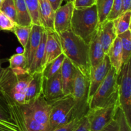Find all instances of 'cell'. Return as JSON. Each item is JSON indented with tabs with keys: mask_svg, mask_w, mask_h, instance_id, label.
I'll list each match as a JSON object with an SVG mask.
<instances>
[{
	"mask_svg": "<svg viewBox=\"0 0 131 131\" xmlns=\"http://www.w3.org/2000/svg\"><path fill=\"white\" fill-rule=\"evenodd\" d=\"M63 53L75 69L90 79L91 65L89 45L75 35L71 30L58 33Z\"/></svg>",
	"mask_w": 131,
	"mask_h": 131,
	"instance_id": "6da1fadb",
	"label": "cell"
},
{
	"mask_svg": "<svg viewBox=\"0 0 131 131\" xmlns=\"http://www.w3.org/2000/svg\"><path fill=\"white\" fill-rule=\"evenodd\" d=\"M29 73L15 75L8 67L0 74V100L6 105L25 104L26 92L31 79Z\"/></svg>",
	"mask_w": 131,
	"mask_h": 131,
	"instance_id": "7a4b0ae2",
	"label": "cell"
},
{
	"mask_svg": "<svg viewBox=\"0 0 131 131\" xmlns=\"http://www.w3.org/2000/svg\"><path fill=\"white\" fill-rule=\"evenodd\" d=\"M95 5L83 8H74L70 30L89 44L99 26Z\"/></svg>",
	"mask_w": 131,
	"mask_h": 131,
	"instance_id": "3957f363",
	"label": "cell"
},
{
	"mask_svg": "<svg viewBox=\"0 0 131 131\" xmlns=\"http://www.w3.org/2000/svg\"><path fill=\"white\" fill-rule=\"evenodd\" d=\"M118 101V75L111 67L105 79L90 99V110L104 107Z\"/></svg>",
	"mask_w": 131,
	"mask_h": 131,
	"instance_id": "277c9868",
	"label": "cell"
},
{
	"mask_svg": "<svg viewBox=\"0 0 131 131\" xmlns=\"http://www.w3.org/2000/svg\"><path fill=\"white\" fill-rule=\"evenodd\" d=\"M89 89V78L77 70L72 93L74 99L72 113L73 120L83 118L90 111Z\"/></svg>",
	"mask_w": 131,
	"mask_h": 131,
	"instance_id": "5b68a950",
	"label": "cell"
},
{
	"mask_svg": "<svg viewBox=\"0 0 131 131\" xmlns=\"http://www.w3.org/2000/svg\"><path fill=\"white\" fill-rule=\"evenodd\" d=\"M51 112L49 122L48 131L64 125L72 120L74 99L72 95H64L61 98L51 102Z\"/></svg>",
	"mask_w": 131,
	"mask_h": 131,
	"instance_id": "8992f818",
	"label": "cell"
},
{
	"mask_svg": "<svg viewBox=\"0 0 131 131\" xmlns=\"http://www.w3.org/2000/svg\"><path fill=\"white\" fill-rule=\"evenodd\" d=\"M119 107L131 125V62L123 65L118 75Z\"/></svg>",
	"mask_w": 131,
	"mask_h": 131,
	"instance_id": "52a82bcc",
	"label": "cell"
},
{
	"mask_svg": "<svg viewBox=\"0 0 131 131\" xmlns=\"http://www.w3.org/2000/svg\"><path fill=\"white\" fill-rule=\"evenodd\" d=\"M118 106V101H117L104 107L90 110L86 116L90 131H100L108 125L114 119Z\"/></svg>",
	"mask_w": 131,
	"mask_h": 131,
	"instance_id": "ba28073f",
	"label": "cell"
},
{
	"mask_svg": "<svg viewBox=\"0 0 131 131\" xmlns=\"http://www.w3.org/2000/svg\"><path fill=\"white\" fill-rule=\"evenodd\" d=\"M24 112L31 116L40 124L48 127L51 105L42 95L24 104H19Z\"/></svg>",
	"mask_w": 131,
	"mask_h": 131,
	"instance_id": "9c48e42d",
	"label": "cell"
},
{
	"mask_svg": "<svg viewBox=\"0 0 131 131\" xmlns=\"http://www.w3.org/2000/svg\"><path fill=\"white\" fill-rule=\"evenodd\" d=\"M19 131H48V127L40 124L22 110L19 104L6 105Z\"/></svg>",
	"mask_w": 131,
	"mask_h": 131,
	"instance_id": "30bf717a",
	"label": "cell"
},
{
	"mask_svg": "<svg viewBox=\"0 0 131 131\" xmlns=\"http://www.w3.org/2000/svg\"><path fill=\"white\" fill-rule=\"evenodd\" d=\"M74 7L72 1L67 2L54 11L53 20L54 31L57 33L70 30L71 20Z\"/></svg>",
	"mask_w": 131,
	"mask_h": 131,
	"instance_id": "8fae6325",
	"label": "cell"
},
{
	"mask_svg": "<svg viewBox=\"0 0 131 131\" xmlns=\"http://www.w3.org/2000/svg\"><path fill=\"white\" fill-rule=\"evenodd\" d=\"M42 95L49 103L63 97L60 72L49 79L43 78Z\"/></svg>",
	"mask_w": 131,
	"mask_h": 131,
	"instance_id": "7c38bea8",
	"label": "cell"
},
{
	"mask_svg": "<svg viewBox=\"0 0 131 131\" xmlns=\"http://www.w3.org/2000/svg\"><path fill=\"white\" fill-rule=\"evenodd\" d=\"M46 31L47 36L45 44L44 56L42 62V70L47 64L63 53L58 34L53 30H46Z\"/></svg>",
	"mask_w": 131,
	"mask_h": 131,
	"instance_id": "4fadbf2b",
	"label": "cell"
},
{
	"mask_svg": "<svg viewBox=\"0 0 131 131\" xmlns=\"http://www.w3.org/2000/svg\"><path fill=\"white\" fill-rule=\"evenodd\" d=\"M111 68V65L107 54H106L102 62L95 67L91 68L90 75V99L105 79Z\"/></svg>",
	"mask_w": 131,
	"mask_h": 131,
	"instance_id": "5bb4252c",
	"label": "cell"
},
{
	"mask_svg": "<svg viewBox=\"0 0 131 131\" xmlns=\"http://www.w3.org/2000/svg\"><path fill=\"white\" fill-rule=\"evenodd\" d=\"M43 29L44 28L42 26L37 25V24H32L31 26L29 39L25 47L23 49H24L23 52L26 60L28 70L31 63L35 54L40 43Z\"/></svg>",
	"mask_w": 131,
	"mask_h": 131,
	"instance_id": "9a60e30c",
	"label": "cell"
},
{
	"mask_svg": "<svg viewBox=\"0 0 131 131\" xmlns=\"http://www.w3.org/2000/svg\"><path fill=\"white\" fill-rule=\"evenodd\" d=\"M99 37L105 54H107L110 47L118 37L113 20H106L99 24L98 30Z\"/></svg>",
	"mask_w": 131,
	"mask_h": 131,
	"instance_id": "2e32d148",
	"label": "cell"
},
{
	"mask_svg": "<svg viewBox=\"0 0 131 131\" xmlns=\"http://www.w3.org/2000/svg\"><path fill=\"white\" fill-rule=\"evenodd\" d=\"M76 70L77 69L73 65L71 61L67 58L65 57L60 71L64 95L72 94V93L73 84Z\"/></svg>",
	"mask_w": 131,
	"mask_h": 131,
	"instance_id": "e0dca14e",
	"label": "cell"
},
{
	"mask_svg": "<svg viewBox=\"0 0 131 131\" xmlns=\"http://www.w3.org/2000/svg\"><path fill=\"white\" fill-rule=\"evenodd\" d=\"M30 81L26 92L25 104L33 101L42 94L43 75L42 72H36L31 74Z\"/></svg>",
	"mask_w": 131,
	"mask_h": 131,
	"instance_id": "ac0fdd59",
	"label": "cell"
},
{
	"mask_svg": "<svg viewBox=\"0 0 131 131\" xmlns=\"http://www.w3.org/2000/svg\"><path fill=\"white\" fill-rule=\"evenodd\" d=\"M88 45H89L90 61L91 68H93L102 62L106 56L100 41L97 31L92 37Z\"/></svg>",
	"mask_w": 131,
	"mask_h": 131,
	"instance_id": "d6986e66",
	"label": "cell"
},
{
	"mask_svg": "<svg viewBox=\"0 0 131 131\" xmlns=\"http://www.w3.org/2000/svg\"><path fill=\"white\" fill-rule=\"evenodd\" d=\"M107 55L109 58L111 67L115 69L116 74L119 75L124 63L121 40L118 37H116L115 40Z\"/></svg>",
	"mask_w": 131,
	"mask_h": 131,
	"instance_id": "ffe728a7",
	"label": "cell"
},
{
	"mask_svg": "<svg viewBox=\"0 0 131 131\" xmlns=\"http://www.w3.org/2000/svg\"><path fill=\"white\" fill-rule=\"evenodd\" d=\"M41 26L46 30H53L54 11L48 0H38Z\"/></svg>",
	"mask_w": 131,
	"mask_h": 131,
	"instance_id": "44dd1931",
	"label": "cell"
},
{
	"mask_svg": "<svg viewBox=\"0 0 131 131\" xmlns=\"http://www.w3.org/2000/svg\"><path fill=\"white\" fill-rule=\"evenodd\" d=\"M46 36H47V31L46 29H43L40 43L35 54L31 63L28 69V71L29 74H31L36 72L42 71V62H43V56H44Z\"/></svg>",
	"mask_w": 131,
	"mask_h": 131,
	"instance_id": "7402d4cb",
	"label": "cell"
},
{
	"mask_svg": "<svg viewBox=\"0 0 131 131\" xmlns=\"http://www.w3.org/2000/svg\"><path fill=\"white\" fill-rule=\"evenodd\" d=\"M0 129L5 131H19L8 108L0 100Z\"/></svg>",
	"mask_w": 131,
	"mask_h": 131,
	"instance_id": "603a6c76",
	"label": "cell"
},
{
	"mask_svg": "<svg viewBox=\"0 0 131 131\" xmlns=\"http://www.w3.org/2000/svg\"><path fill=\"white\" fill-rule=\"evenodd\" d=\"M8 61L10 63L8 67L15 75H23L28 73L26 60L23 52L12 55Z\"/></svg>",
	"mask_w": 131,
	"mask_h": 131,
	"instance_id": "cb8c5ba5",
	"label": "cell"
},
{
	"mask_svg": "<svg viewBox=\"0 0 131 131\" xmlns=\"http://www.w3.org/2000/svg\"><path fill=\"white\" fill-rule=\"evenodd\" d=\"M17 14V24L21 26H32L31 17L24 0H14Z\"/></svg>",
	"mask_w": 131,
	"mask_h": 131,
	"instance_id": "d4e9b609",
	"label": "cell"
},
{
	"mask_svg": "<svg viewBox=\"0 0 131 131\" xmlns=\"http://www.w3.org/2000/svg\"><path fill=\"white\" fill-rule=\"evenodd\" d=\"M65 58V56L63 53H62L58 57L47 64L43 67L42 71L43 78H46V79H49V78H52L60 73Z\"/></svg>",
	"mask_w": 131,
	"mask_h": 131,
	"instance_id": "484cf974",
	"label": "cell"
},
{
	"mask_svg": "<svg viewBox=\"0 0 131 131\" xmlns=\"http://www.w3.org/2000/svg\"><path fill=\"white\" fill-rule=\"evenodd\" d=\"M131 10L122 13L117 19L113 20L117 35L130 29Z\"/></svg>",
	"mask_w": 131,
	"mask_h": 131,
	"instance_id": "4316f807",
	"label": "cell"
},
{
	"mask_svg": "<svg viewBox=\"0 0 131 131\" xmlns=\"http://www.w3.org/2000/svg\"><path fill=\"white\" fill-rule=\"evenodd\" d=\"M118 37L121 40L123 63H126L130 61L131 57V30L129 29Z\"/></svg>",
	"mask_w": 131,
	"mask_h": 131,
	"instance_id": "83f0119b",
	"label": "cell"
},
{
	"mask_svg": "<svg viewBox=\"0 0 131 131\" xmlns=\"http://www.w3.org/2000/svg\"><path fill=\"white\" fill-rule=\"evenodd\" d=\"M113 0H97L95 6L100 24L106 20L112 8Z\"/></svg>",
	"mask_w": 131,
	"mask_h": 131,
	"instance_id": "f1b7e54d",
	"label": "cell"
},
{
	"mask_svg": "<svg viewBox=\"0 0 131 131\" xmlns=\"http://www.w3.org/2000/svg\"><path fill=\"white\" fill-rule=\"evenodd\" d=\"M31 26H21L17 24L13 29L12 33L15 34L18 41L24 49L28 42L31 33Z\"/></svg>",
	"mask_w": 131,
	"mask_h": 131,
	"instance_id": "f546056e",
	"label": "cell"
},
{
	"mask_svg": "<svg viewBox=\"0 0 131 131\" xmlns=\"http://www.w3.org/2000/svg\"><path fill=\"white\" fill-rule=\"evenodd\" d=\"M24 1L31 19L32 24L41 26L38 0H24Z\"/></svg>",
	"mask_w": 131,
	"mask_h": 131,
	"instance_id": "4dcf8cb0",
	"label": "cell"
},
{
	"mask_svg": "<svg viewBox=\"0 0 131 131\" xmlns=\"http://www.w3.org/2000/svg\"><path fill=\"white\" fill-rule=\"evenodd\" d=\"M114 119L117 122L119 131H131V125L128 123L125 114L120 107H118Z\"/></svg>",
	"mask_w": 131,
	"mask_h": 131,
	"instance_id": "1f68e13d",
	"label": "cell"
},
{
	"mask_svg": "<svg viewBox=\"0 0 131 131\" xmlns=\"http://www.w3.org/2000/svg\"><path fill=\"white\" fill-rule=\"evenodd\" d=\"M0 10L17 24L16 10L14 0H4Z\"/></svg>",
	"mask_w": 131,
	"mask_h": 131,
	"instance_id": "d6a6232c",
	"label": "cell"
},
{
	"mask_svg": "<svg viewBox=\"0 0 131 131\" xmlns=\"http://www.w3.org/2000/svg\"><path fill=\"white\" fill-rule=\"evenodd\" d=\"M15 21L8 17L0 10V31L12 32L13 29L17 25Z\"/></svg>",
	"mask_w": 131,
	"mask_h": 131,
	"instance_id": "836d02e7",
	"label": "cell"
},
{
	"mask_svg": "<svg viewBox=\"0 0 131 131\" xmlns=\"http://www.w3.org/2000/svg\"><path fill=\"white\" fill-rule=\"evenodd\" d=\"M122 14V0H113L111 12L107 20H114Z\"/></svg>",
	"mask_w": 131,
	"mask_h": 131,
	"instance_id": "e575fe53",
	"label": "cell"
},
{
	"mask_svg": "<svg viewBox=\"0 0 131 131\" xmlns=\"http://www.w3.org/2000/svg\"><path fill=\"white\" fill-rule=\"evenodd\" d=\"M82 119H74L64 125L56 128L52 131H74L81 124Z\"/></svg>",
	"mask_w": 131,
	"mask_h": 131,
	"instance_id": "d590c367",
	"label": "cell"
},
{
	"mask_svg": "<svg viewBox=\"0 0 131 131\" xmlns=\"http://www.w3.org/2000/svg\"><path fill=\"white\" fill-rule=\"evenodd\" d=\"M97 0H73L74 8H83L95 5Z\"/></svg>",
	"mask_w": 131,
	"mask_h": 131,
	"instance_id": "8d00e7d4",
	"label": "cell"
},
{
	"mask_svg": "<svg viewBox=\"0 0 131 131\" xmlns=\"http://www.w3.org/2000/svg\"><path fill=\"white\" fill-rule=\"evenodd\" d=\"M74 131H90L89 124L86 116L82 119L81 124Z\"/></svg>",
	"mask_w": 131,
	"mask_h": 131,
	"instance_id": "74e56055",
	"label": "cell"
},
{
	"mask_svg": "<svg viewBox=\"0 0 131 131\" xmlns=\"http://www.w3.org/2000/svg\"><path fill=\"white\" fill-rule=\"evenodd\" d=\"M100 131H119L117 122L115 119L112 120L107 125Z\"/></svg>",
	"mask_w": 131,
	"mask_h": 131,
	"instance_id": "f35d334b",
	"label": "cell"
},
{
	"mask_svg": "<svg viewBox=\"0 0 131 131\" xmlns=\"http://www.w3.org/2000/svg\"><path fill=\"white\" fill-rule=\"evenodd\" d=\"M48 1L51 4L54 11H55L60 6H61V3L63 1V0H48Z\"/></svg>",
	"mask_w": 131,
	"mask_h": 131,
	"instance_id": "ab89813d",
	"label": "cell"
},
{
	"mask_svg": "<svg viewBox=\"0 0 131 131\" xmlns=\"http://www.w3.org/2000/svg\"><path fill=\"white\" fill-rule=\"evenodd\" d=\"M131 10V0H122V13Z\"/></svg>",
	"mask_w": 131,
	"mask_h": 131,
	"instance_id": "60d3db41",
	"label": "cell"
},
{
	"mask_svg": "<svg viewBox=\"0 0 131 131\" xmlns=\"http://www.w3.org/2000/svg\"><path fill=\"white\" fill-rule=\"evenodd\" d=\"M8 58H4V59L0 58V74H1V71H2L3 70V68L2 67H1V65H2V63H3L6 62V61H8Z\"/></svg>",
	"mask_w": 131,
	"mask_h": 131,
	"instance_id": "b9f144b4",
	"label": "cell"
},
{
	"mask_svg": "<svg viewBox=\"0 0 131 131\" xmlns=\"http://www.w3.org/2000/svg\"><path fill=\"white\" fill-rule=\"evenodd\" d=\"M4 0H0V8H1V5H2V3H3Z\"/></svg>",
	"mask_w": 131,
	"mask_h": 131,
	"instance_id": "7bdbcfd3",
	"label": "cell"
},
{
	"mask_svg": "<svg viewBox=\"0 0 131 131\" xmlns=\"http://www.w3.org/2000/svg\"><path fill=\"white\" fill-rule=\"evenodd\" d=\"M65 1H66L67 2H69V1H72V2L73 0H65Z\"/></svg>",
	"mask_w": 131,
	"mask_h": 131,
	"instance_id": "ee69618b",
	"label": "cell"
},
{
	"mask_svg": "<svg viewBox=\"0 0 131 131\" xmlns=\"http://www.w3.org/2000/svg\"><path fill=\"white\" fill-rule=\"evenodd\" d=\"M0 131H5V130H2V129H0Z\"/></svg>",
	"mask_w": 131,
	"mask_h": 131,
	"instance_id": "f6af8a7d",
	"label": "cell"
}]
</instances>
